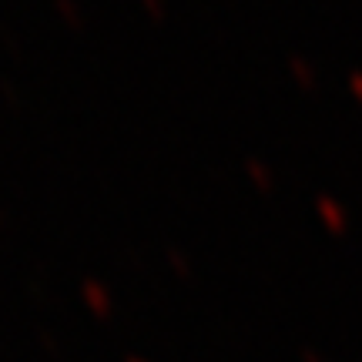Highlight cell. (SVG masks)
<instances>
[{
    "label": "cell",
    "mask_w": 362,
    "mask_h": 362,
    "mask_svg": "<svg viewBox=\"0 0 362 362\" xmlns=\"http://www.w3.org/2000/svg\"><path fill=\"white\" fill-rule=\"evenodd\" d=\"M322 211H325V218L332 221V225H336V228H342V211H339V208H332V202H322Z\"/></svg>",
    "instance_id": "6da1fadb"
},
{
    "label": "cell",
    "mask_w": 362,
    "mask_h": 362,
    "mask_svg": "<svg viewBox=\"0 0 362 362\" xmlns=\"http://www.w3.org/2000/svg\"><path fill=\"white\" fill-rule=\"evenodd\" d=\"M352 88H356V90H359V94H362V78H359V74L352 78Z\"/></svg>",
    "instance_id": "7a4b0ae2"
}]
</instances>
